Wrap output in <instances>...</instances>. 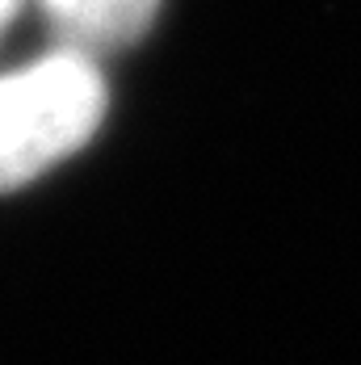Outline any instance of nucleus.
I'll list each match as a JSON object with an SVG mask.
<instances>
[{"label":"nucleus","mask_w":361,"mask_h":365,"mask_svg":"<svg viewBox=\"0 0 361 365\" xmlns=\"http://www.w3.org/2000/svg\"><path fill=\"white\" fill-rule=\"evenodd\" d=\"M106 113V80L84 51H59L0 76V193L21 189L88 143Z\"/></svg>","instance_id":"1"},{"label":"nucleus","mask_w":361,"mask_h":365,"mask_svg":"<svg viewBox=\"0 0 361 365\" xmlns=\"http://www.w3.org/2000/svg\"><path fill=\"white\" fill-rule=\"evenodd\" d=\"M72 51H113L143 34L160 0H38Z\"/></svg>","instance_id":"2"},{"label":"nucleus","mask_w":361,"mask_h":365,"mask_svg":"<svg viewBox=\"0 0 361 365\" xmlns=\"http://www.w3.org/2000/svg\"><path fill=\"white\" fill-rule=\"evenodd\" d=\"M17 9H21V0H0V30L17 17Z\"/></svg>","instance_id":"3"}]
</instances>
